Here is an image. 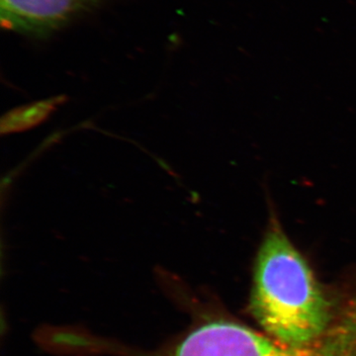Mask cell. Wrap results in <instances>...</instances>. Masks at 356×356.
I'll use <instances>...</instances> for the list:
<instances>
[{
	"mask_svg": "<svg viewBox=\"0 0 356 356\" xmlns=\"http://www.w3.org/2000/svg\"><path fill=\"white\" fill-rule=\"evenodd\" d=\"M250 309L267 336L289 346L314 343L336 318L308 261L276 221L255 259Z\"/></svg>",
	"mask_w": 356,
	"mask_h": 356,
	"instance_id": "1",
	"label": "cell"
},
{
	"mask_svg": "<svg viewBox=\"0 0 356 356\" xmlns=\"http://www.w3.org/2000/svg\"><path fill=\"white\" fill-rule=\"evenodd\" d=\"M65 102L64 96L32 103L7 112L1 120V134L23 132L36 127L50 117L58 105Z\"/></svg>",
	"mask_w": 356,
	"mask_h": 356,
	"instance_id": "4",
	"label": "cell"
},
{
	"mask_svg": "<svg viewBox=\"0 0 356 356\" xmlns=\"http://www.w3.org/2000/svg\"><path fill=\"white\" fill-rule=\"evenodd\" d=\"M170 356H356V297L324 336L307 346H289L243 325L216 321L192 331Z\"/></svg>",
	"mask_w": 356,
	"mask_h": 356,
	"instance_id": "2",
	"label": "cell"
},
{
	"mask_svg": "<svg viewBox=\"0 0 356 356\" xmlns=\"http://www.w3.org/2000/svg\"><path fill=\"white\" fill-rule=\"evenodd\" d=\"M102 0H0L2 27L29 36L44 37Z\"/></svg>",
	"mask_w": 356,
	"mask_h": 356,
	"instance_id": "3",
	"label": "cell"
}]
</instances>
